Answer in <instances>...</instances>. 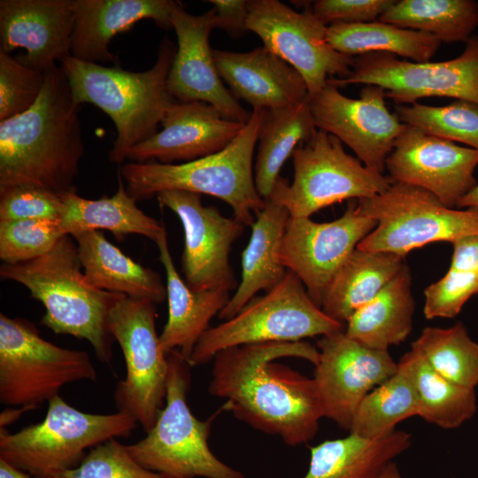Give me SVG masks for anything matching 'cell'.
Listing matches in <instances>:
<instances>
[{
	"label": "cell",
	"instance_id": "47",
	"mask_svg": "<svg viewBox=\"0 0 478 478\" xmlns=\"http://www.w3.org/2000/svg\"><path fill=\"white\" fill-rule=\"evenodd\" d=\"M0 478H32L26 472L0 459Z\"/></svg>",
	"mask_w": 478,
	"mask_h": 478
},
{
	"label": "cell",
	"instance_id": "10",
	"mask_svg": "<svg viewBox=\"0 0 478 478\" xmlns=\"http://www.w3.org/2000/svg\"><path fill=\"white\" fill-rule=\"evenodd\" d=\"M81 380L97 381L85 351L59 347L43 339L26 320L0 314V402L35 409Z\"/></svg>",
	"mask_w": 478,
	"mask_h": 478
},
{
	"label": "cell",
	"instance_id": "42",
	"mask_svg": "<svg viewBox=\"0 0 478 478\" xmlns=\"http://www.w3.org/2000/svg\"><path fill=\"white\" fill-rule=\"evenodd\" d=\"M44 79L45 73L0 51V121L30 109L42 92Z\"/></svg>",
	"mask_w": 478,
	"mask_h": 478
},
{
	"label": "cell",
	"instance_id": "13",
	"mask_svg": "<svg viewBox=\"0 0 478 478\" xmlns=\"http://www.w3.org/2000/svg\"><path fill=\"white\" fill-rule=\"evenodd\" d=\"M457 58L440 62L401 60L396 55L370 52L354 57L344 78H329L340 88L349 84L382 87L397 104L422 97L446 96L478 104V36H471Z\"/></svg>",
	"mask_w": 478,
	"mask_h": 478
},
{
	"label": "cell",
	"instance_id": "6",
	"mask_svg": "<svg viewBox=\"0 0 478 478\" xmlns=\"http://www.w3.org/2000/svg\"><path fill=\"white\" fill-rule=\"evenodd\" d=\"M44 419L16 433L0 432V459L33 478H54L78 466L86 451L128 436L137 426L129 414L83 412L59 395L48 402Z\"/></svg>",
	"mask_w": 478,
	"mask_h": 478
},
{
	"label": "cell",
	"instance_id": "36",
	"mask_svg": "<svg viewBox=\"0 0 478 478\" xmlns=\"http://www.w3.org/2000/svg\"><path fill=\"white\" fill-rule=\"evenodd\" d=\"M412 362L418 396V416L443 429L460 427L477 409L474 389L458 385L435 371L415 349Z\"/></svg>",
	"mask_w": 478,
	"mask_h": 478
},
{
	"label": "cell",
	"instance_id": "35",
	"mask_svg": "<svg viewBox=\"0 0 478 478\" xmlns=\"http://www.w3.org/2000/svg\"><path fill=\"white\" fill-rule=\"evenodd\" d=\"M380 21L427 33L441 42H467L478 26V3L474 0H400Z\"/></svg>",
	"mask_w": 478,
	"mask_h": 478
},
{
	"label": "cell",
	"instance_id": "9",
	"mask_svg": "<svg viewBox=\"0 0 478 478\" xmlns=\"http://www.w3.org/2000/svg\"><path fill=\"white\" fill-rule=\"evenodd\" d=\"M292 161V182L280 176L267 197L290 217L310 218L343 200L382 194L394 183L389 176L346 153L338 138L320 129L295 149Z\"/></svg>",
	"mask_w": 478,
	"mask_h": 478
},
{
	"label": "cell",
	"instance_id": "4",
	"mask_svg": "<svg viewBox=\"0 0 478 478\" xmlns=\"http://www.w3.org/2000/svg\"><path fill=\"white\" fill-rule=\"evenodd\" d=\"M176 49L165 37L156 63L144 72L83 62L71 55L59 63L76 103L92 104L113 121L117 136L109 151L110 161L123 163L134 146L157 133L158 125L174 102L166 80Z\"/></svg>",
	"mask_w": 478,
	"mask_h": 478
},
{
	"label": "cell",
	"instance_id": "32",
	"mask_svg": "<svg viewBox=\"0 0 478 478\" xmlns=\"http://www.w3.org/2000/svg\"><path fill=\"white\" fill-rule=\"evenodd\" d=\"M308 100L266 110L258 141L254 181L259 196L269 197L284 162L316 131Z\"/></svg>",
	"mask_w": 478,
	"mask_h": 478
},
{
	"label": "cell",
	"instance_id": "39",
	"mask_svg": "<svg viewBox=\"0 0 478 478\" xmlns=\"http://www.w3.org/2000/svg\"><path fill=\"white\" fill-rule=\"evenodd\" d=\"M396 115L405 125L478 150V104L461 99L445 106L420 103L397 104Z\"/></svg>",
	"mask_w": 478,
	"mask_h": 478
},
{
	"label": "cell",
	"instance_id": "30",
	"mask_svg": "<svg viewBox=\"0 0 478 478\" xmlns=\"http://www.w3.org/2000/svg\"><path fill=\"white\" fill-rule=\"evenodd\" d=\"M414 306L411 272L405 265L371 301L351 316L344 332L367 347L389 351L411 333Z\"/></svg>",
	"mask_w": 478,
	"mask_h": 478
},
{
	"label": "cell",
	"instance_id": "17",
	"mask_svg": "<svg viewBox=\"0 0 478 478\" xmlns=\"http://www.w3.org/2000/svg\"><path fill=\"white\" fill-rule=\"evenodd\" d=\"M386 91L367 84L352 99L327 81L308 104L317 129L338 138L351 148L367 167L383 173L386 160L405 128L396 113L386 105Z\"/></svg>",
	"mask_w": 478,
	"mask_h": 478
},
{
	"label": "cell",
	"instance_id": "15",
	"mask_svg": "<svg viewBox=\"0 0 478 478\" xmlns=\"http://www.w3.org/2000/svg\"><path fill=\"white\" fill-rule=\"evenodd\" d=\"M376 225V220L364 215L353 202L340 218L330 222L289 217L280 249L281 262L300 279L310 297L321 308L334 277Z\"/></svg>",
	"mask_w": 478,
	"mask_h": 478
},
{
	"label": "cell",
	"instance_id": "37",
	"mask_svg": "<svg viewBox=\"0 0 478 478\" xmlns=\"http://www.w3.org/2000/svg\"><path fill=\"white\" fill-rule=\"evenodd\" d=\"M411 348L447 380L468 389L478 385V343L462 322L447 328L427 327Z\"/></svg>",
	"mask_w": 478,
	"mask_h": 478
},
{
	"label": "cell",
	"instance_id": "41",
	"mask_svg": "<svg viewBox=\"0 0 478 478\" xmlns=\"http://www.w3.org/2000/svg\"><path fill=\"white\" fill-rule=\"evenodd\" d=\"M54 478H167L140 465L116 438L92 448L81 464Z\"/></svg>",
	"mask_w": 478,
	"mask_h": 478
},
{
	"label": "cell",
	"instance_id": "21",
	"mask_svg": "<svg viewBox=\"0 0 478 478\" xmlns=\"http://www.w3.org/2000/svg\"><path fill=\"white\" fill-rule=\"evenodd\" d=\"M75 23L73 0H1L0 51L46 73L71 55Z\"/></svg>",
	"mask_w": 478,
	"mask_h": 478
},
{
	"label": "cell",
	"instance_id": "24",
	"mask_svg": "<svg viewBox=\"0 0 478 478\" xmlns=\"http://www.w3.org/2000/svg\"><path fill=\"white\" fill-rule=\"evenodd\" d=\"M173 0H73L75 23L71 56L78 60L119 63L109 50L112 39L128 31L138 21L151 19L157 26L172 28Z\"/></svg>",
	"mask_w": 478,
	"mask_h": 478
},
{
	"label": "cell",
	"instance_id": "27",
	"mask_svg": "<svg viewBox=\"0 0 478 478\" xmlns=\"http://www.w3.org/2000/svg\"><path fill=\"white\" fill-rule=\"evenodd\" d=\"M87 280L96 288L159 304L166 286L158 273L143 266L110 243L99 230L73 236Z\"/></svg>",
	"mask_w": 478,
	"mask_h": 478
},
{
	"label": "cell",
	"instance_id": "3",
	"mask_svg": "<svg viewBox=\"0 0 478 478\" xmlns=\"http://www.w3.org/2000/svg\"><path fill=\"white\" fill-rule=\"evenodd\" d=\"M74 241L66 235L40 258L4 263L0 276L22 284L42 304V325L56 334L87 340L97 358L111 364L114 338L108 328L109 314L125 295L99 289L87 280Z\"/></svg>",
	"mask_w": 478,
	"mask_h": 478
},
{
	"label": "cell",
	"instance_id": "23",
	"mask_svg": "<svg viewBox=\"0 0 478 478\" xmlns=\"http://www.w3.org/2000/svg\"><path fill=\"white\" fill-rule=\"evenodd\" d=\"M213 58L232 95L253 108L286 107L309 98L301 74L266 47L249 52L213 50Z\"/></svg>",
	"mask_w": 478,
	"mask_h": 478
},
{
	"label": "cell",
	"instance_id": "31",
	"mask_svg": "<svg viewBox=\"0 0 478 478\" xmlns=\"http://www.w3.org/2000/svg\"><path fill=\"white\" fill-rule=\"evenodd\" d=\"M405 257L386 251L356 249L337 272L321 309L335 320L347 322L371 301L403 268Z\"/></svg>",
	"mask_w": 478,
	"mask_h": 478
},
{
	"label": "cell",
	"instance_id": "26",
	"mask_svg": "<svg viewBox=\"0 0 478 478\" xmlns=\"http://www.w3.org/2000/svg\"><path fill=\"white\" fill-rule=\"evenodd\" d=\"M256 215L251 235L242 252V278L235 292L219 313L227 320L240 312L256 295L268 291L281 281L287 269L280 259L282 237L289 219V212L269 198Z\"/></svg>",
	"mask_w": 478,
	"mask_h": 478
},
{
	"label": "cell",
	"instance_id": "2",
	"mask_svg": "<svg viewBox=\"0 0 478 478\" xmlns=\"http://www.w3.org/2000/svg\"><path fill=\"white\" fill-rule=\"evenodd\" d=\"M80 107L61 66L46 72L35 104L0 121V189L33 185L58 195L76 191L84 154Z\"/></svg>",
	"mask_w": 478,
	"mask_h": 478
},
{
	"label": "cell",
	"instance_id": "28",
	"mask_svg": "<svg viewBox=\"0 0 478 478\" xmlns=\"http://www.w3.org/2000/svg\"><path fill=\"white\" fill-rule=\"evenodd\" d=\"M411 444V434L397 429L375 439L350 433L345 437L327 440L311 448L304 478H375Z\"/></svg>",
	"mask_w": 478,
	"mask_h": 478
},
{
	"label": "cell",
	"instance_id": "16",
	"mask_svg": "<svg viewBox=\"0 0 478 478\" xmlns=\"http://www.w3.org/2000/svg\"><path fill=\"white\" fill-rule=\"evenodd\" d=\"M156 197L183 227L181 265L187 285L197 291L237 289L229 253L245 226L235 217L223 216L215 206H204L197 193L164 190Z\"/></svg>",
	"mask_w": 478,
	"mask_h": 478
},
{
	"label": "cell",
	"instance_id": "5",
	"mask_svg": "<svg viewBox=\"0 0 478 478\" xmlns=\"http://www.w3.org/2000/svg\"><path fill=\"white\" fill-rule=\"evenodd\" d=\"M266 110L253 108L233 142L220 152L181 164L157 161L128 162L120 175L127 193L136 201L164 190H184L218 197L233 210L245 227L253 224L266 201L256 189L252 158Z\"/></svg>",
	"mask_w": 478,
	"mask_h": 478
},
{
	"label": "cell",
	"instance_id": "29",
	"mask_svg": "<svg viewBox=\"0 0 478 478\" xmlns=\"http://www.w3.org/2000/svg\"><path fill=\"white\" fill-rule=\"evenodd\" d=\"M61 197L60 223L64 233L71 236L86 231L108 230L117 238L135 234L156 243L166 230L162 223L137 207L136 200L127 193L120 175L118 190L112 197L87 199L76 191Z\"/></svg>",
	"mask_w": 478,
	"mask_h": 478
},
{
	"label": "cell",
	"instance_id": "43",
	"mask_svg": "<svg viewBox=\"0 0 478 478\" xmlns=\"http://www.w3.org/2000/svg\"><path fill=\"white\" fill-rule=\"evenodd\" d=\"M61 195L33 185L0 189V221L60 220Z\"/></svg>",
	"mask_w": 478,
	"mask_h": 478
},
{
	"label": "cell",
	"instance_id": "12",
	"mask_svg": "<svg viewBox=\"0 0 478 478\" xmlns=\"http://www.w3.org/2000/svg\"><path fill=\"white\" fill-rule=\"evenodd\" d=\"M156 304L124 296L112 307L109 331L126 364L113 397L118 411L132 416L145 432L155 424L166 396L168 358L156 330Z\"/></svg>",
	"mask_w": 478,
	"mask_h": 478
},
{
	"label": "cell",
	"instance_id": "1",
	"mask_svg": "<svg viewBox=\"0 0 478 478\" xmlns=\"http://www.w3.org/2000/svg\"><path fill=\"white\" fill-rule=\"evenodd\" d=\"M286 357L318 363L317 347L304 341L234 346L213 359L208 391L226 399L234 415L289 446L312 440L323 411L312 378L275 362Z\"/></svg>",
	"mask_w": 478,
	"mask_h": 478
},
{
	"label": "cell",
	"instance_id": "14",
	"mask_svg": "<svg viewBox=\"0 0 478 478\" xmlns=\"http://www.w3.org/2000/svg\"><path fill=\"white\" fill-rule=\"evenodd\" d=\"M248 30L301 74L309 96L319 93L330 76L341 79L351 73L354 58L328 44V26L311 7L298 12L278 0H248Z\"/></svg>",
	"mask_w": 478,
	"mask_h": 478
},
{
	"label": "cell",
	"instance_id": "49",
	"mask_svg": "<svg viewBox=\"0 0 478 478\" xmlns=\"http://www.w3.org/2000/svg\"><path fill=\"white\" fill-rule=\"evenodd\" d=\"M375 478H403L397 464L392 461L389 463Z\"/></svg>",
	"mask_w": 478,
	"mask_h": 478
},
{
	"label": "cell",
	"instance_id": "45",
	"mask_svg": "<svg viewBox=\"0 0 478 478\" xmlns=\"http://www.w3.org/2000/svg\"><path fill=\"white\" fill-rule=\"evenodd\" d=\"M215 12V28L227 32L233 37H240L248 32L249 15L247 0H210Z\"/></svg>",
	"mask_w": 478,
	"mask_h": 478
},
{
	"label": "cell",
	"instance_id": "8",
	"mask_svg": "<svg viewBox=\"0 0 478 478\" xmlns=\"http://www.w3.org/2000/svg\"><path fill=\"white\" fill-rule=\"evenodd\" d=\"M343 324L328 316L310 297L291 271L263 296L254 297L234 317L209 328L187 361L205 364L222 350L245 344L292 343L343 331Z\"/></svg>",
	"mask_w": 478,
	"mask_h": 478
},
{
	"label": "cell",
	"instance_id": "18",
	"mask_svg": "<svg viewBox=\"0 0 478 478\" xmlns=\"http://www.w3.org/2000/svg\"><path fill=\"white\" fill-rule=\"evenodd\" d=\"M313 381L323 416L350 429L363 398L397 368L389 351L367 347L344 330L320 336Z\"/></svg>",
	"mask_w": 478,
	"mask_h": 478
},
{
	"label": "cell",
	"instance_id": "40",
	"mask_svg": "<svg viewBox=\"0 0 478 478\" xmlns=\"http://www.w3.org/2000/svg\"><path fill=\"white\" fill-rule=\"evenodd\" d=\"M66 235L60 220L0 221V258L15 264L40 258Z\"/></svg>",
	"mask_w": 478,
	"mask_h": 478
},
{
	"label": "cell",
	"instance_id": "25",
	"mask_svg": "<svg viewBox=\"0 0 478 478\" xmlns=\"http://www.w3.org/2000/svg\"><path fill=\"white\" fill-rule=\"evenodd\" d=\"M159 260L166 275L167 321L159 335L162 351H178L188 361L211 320L219 315L230 299L229 291L190 289L176 270L170 253L166 230L156 242Z\"/></svg>",
	"mask_w": 478,
	"mask_h": 478
},
{
	"label": "cell",
	"instance_id": "7",
	"mask_svg": "<svg viewBox=\"0 0 478 478\" xmlns=\"http://www.w3.org/2000/svg\"><path fill=\"white\" fill-rule=\"evenodd\" d=\"M167 358L166 405L146 436L127 445L129 453L143 467L167 478H245L211 451L212 419L198 420L188 405L190 366L178 351Z\"/></svg>",
	"mask_w": 478,
	"mask_h": 478
},
{
	"label": "cell",
	"instance_id": "46",
	"mask_svg": "<svg viewBox=\"0 0 478 478\" xmlns=\"http://www.w3.org/2000/svg\"><path fill=\"white\" fill-rule=\"evenodd\" d=\"M17 409H7L1 412L0 415V426L1 428H5L7 425L13 423L17 420L25 412L33 410L28 406H17Z\"/></svg>",
	"mask_w": 478,
	"mask_h": 478
},
{
	"label": "cell",
	"instance_id": "19",
	"mask_svg": "<svg viewBox=\"0 0 478 478\" xmlns=\"http://www.w3.org/2000/svg\"><path fill=\"white\" fill-rule=\"evenodd\" d=\"M478 150L405 125L386 160L394 182L426 189L445 206L458 207L478 183Z\"/></svg>",
	"mask_w": 478,
	"mask_h": 478
},
{
	"label": "cell",
	"instance_id": "20",
	"mask_svg": "<svg viewBox=\"0 0 478 478\" xmlns=\"http://www.w3.org/2000/svg\"><path fill=\"white\" fill-rule=\"evenodd\" d=\"M171 23L178 46L166 80L169 94L181 103H207L224 118L246 124L251 113L224 86L209 43L215 28L214 9L192 15L177 1Z\"/></svg>",
	"mask_w": 478,
	"mask_h": 478
},
{
	"label": "cell",
	"instance_id": "38",
	"mask_svg": "<svg viewBox=\"0 0 478 478\" xmlns=\"http://www.w3.org/2000/svg\"><path fill=\"white\" fill-rule=\"evenodd\" d=\"M452 245L447 273L424 290L423 313L428 320L454 318L478 295V235L461 237Z\"/></svg>",
	"mask_w": 478,
	"mask_h": 478
},
{
	"label": "cell",
	"instance_id": "44",
	"mask_svg": "<svg viewBox=\"0 0 478 478\" xmlns=\"http://www.w3.org/2000/svg\"><path fill=\"white\" fill-rule=\"evenodd\" d=\"M395 0H317L311 5L323 24H354L379 20Z\"/></svg>",
	"mask_w": 478,
	"mask_h": 478
},
{
	"label": "cell",
	"instance_id": "22",
	"mask_svg": "<svg viewBox=\"0 0 478 478\" xmlns=\"http://www.w3.org/2000/svg\"><path fill=\"white\" fill-rule=\"evenodd\" d=\"M160 124L162 130L134 146L127 159L162 164L192 161L224 150L245 125L224 118L214 106L201 101H174Z\"/></svg>",
	"mask_w": 478,
	"mask_h": 478
},
{
	"label": "cell",
	"instance_id": "11",
	"mask_svg": "<svg viewBox=\"0 0 478 478\" xmlns=\"http://www.w3.org/2000/svg\"><path fill=\"white\" fill-rule=\"evenodd\" d=\"M359 211L376 220L375 228L357 246L405 256L434 242L478 235V208L445 206L429 191L394 182L385 192L358 199Z\"/></svg>",
	"mask_w": 478,
	"mask_h": 478
},
{
	"label": "cell",
	"instance_id": "33",
	"mask_svg": "<svg viewBox=\"0 0 478 478\" xmlns=\"http://www.w3.org/2000/svg\"><path fill=\"white\" fill-rule=\"evenodd\" d=\"M413 416H418V396L412 362L406 352L396 372L363 398L349 431L375 439L390 434L398 423Z\"/></svg>",
	"mask_w": 478,
	"mask_h": 478
},
{
	"label": "cell",
	"instance_id": "48",
	"mask_svg": "<svg viewBox=\"0 0 478 478\" xmlns=\"http://www.w3.org/2000/svg\"><path fill=\"white\" fill-rule=\"evenodd\" d=\"M458 207L459 208L477 207L478 208V184L460 200V202L458 204Z\"/></svg>",
	"mask_w": 478,
	"mask_h": 478
},
{
	"label": "cell",
	"instance_id": "34",
	"mask_svg": "<svg viewBox=\"0 0 478 478\" xmlns=\"http://www.w3.org/2000/svg\"><path fill=\"white\" fill-rule=\"evenodd\" d=\"M327 42L336 51L353 58L370 52H385L414 62L429 61L442 43L432 35L380 20L329 25Z\"/></svg>",
	"mask_w": 478,
	"mask_h": 478
}]
</instances>
